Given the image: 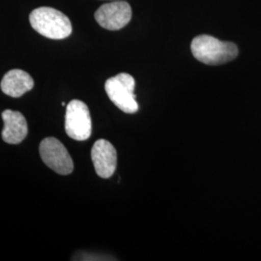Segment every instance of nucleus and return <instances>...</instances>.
I'll return each mask as SVG.
<instances>
[{
  "mask_svg": "<svg viewBox=\"0 0 261 261\" xmlns=\"http://www.w3.org/2000/svg\"><path fill=\"white\" fill-rule=\"evenodd\" d=\"M193 56L206 65H222L235 59L238 47L231 42H224L210 35H199L192 41Z\"/></svg>",
  "mask_w": 261,
  "mask_h": 261,
  "instance_id": "obj_1",
  "label": "nucleus"
},
{
  "mask_svg": "<svg viewBox=\"0 0 261 261\" xmlns=\"http://www.w3.org/2000/svg\"><path fill=\"white\" fill-rule=\"evenodd\" d=\"M31 27L45 37L61 40L72 33V23L62 12L50 8L40 7L33 10L29 16Z\"/></svg>",
  "mask_w": 261,
  "mask_h": 261,
  "instance_id": "obj_2",
  "label": "nucleus"
},
{
  "mask_svg": "<svg viewBox=\"0 0 261 261\" xmlns=\"http://www.w3.org/2000/svg\"><path fill=\"white\" fill-rule=\"evenodd\" d=\"M135 79L127 73H120L109 79L105 89L110 100L120 111L125 113H135L139 111V105L136 100Z\"/></svg>",
  "mask_w": 261,
  "mask_h": 261,
  "instance_id": "obj_3",
  "label": "nucleus"
},
{
  "mask_svg": "<svg viewBox=\"0 0 261 261\" xmlns=\"http://www.w3.org/2000/svg\"><path fill=\"white\" fill-rule=\"evenodd\" d=\"M66 134L73 140H88L92 133L91 115L86 103L73 100L67 106L65 115Z\"/></svg>",
  "mask_w": 261,
  "mask_h": 261,
  "instance_id": "obj_4",
  "label": "nucleus"
},
{
  "mask_svg": "<svg viewBox=\"0 0 261 261\" xmlns=\"http://www.w3.org/2000/svg\"><path fill=\"white\" fill-rule=\"evenodd\" d=\"M39 151L45 165L56 173L68 175L73 172V160L63 143L56 138H46L42 140Z\"/></svg>",
  "mask_w": 261,
  "mask_h": 261,
  "instance_id": "obj_5",
  "label": "nucleus"
},
{
  "mask_svg": "<svg viewBox=\"0 0 261 261\" xmlns=\"http://www.w3.org/2000/svg\"><path fill=\"white\" fill-rule=\"evenodd\" d=\"M132 19L130 4L126 1H113L102 5L95 13V19L102 28L119 30Z\"/></svg>",
  "mask_w": 261,
  "mask_h": 261,
  "instance_id": "obj_6",
  "label": "nucleus"
},
{
  "mask_svg": "<svg viewBox=\"0 0 261 261\" xmlns=\"http://www.w3.org/2000/svg\"><path fill=\"white\" fill-rule=\"evenodd\" d=\"M96 173L103 179L112 177L117 167V152L110 141L98 140L91 150Z\"/></svg>",
  "mask_w": 261,
  "mask_h": 261,
  "instance_id": "obj_7",
  "label": "nucleus"
},
{
  "mask_svg": "<svg viewBox=\"0 0 261 261\" xmlns=\"http://www.w3.org/2000/svg\"><path fill=\"white\" fill-rule=\"evenodd\" d=\"M4 122L2 140L9 144H19L27 138L28 134V122L19 112L6 110L1 114Z\"/></svg>",
  "mask_w": 261,
  "mask_h": 261,
  "instance_id": "obj_8",
  "label": "nucleus"
},
{
  "mask_svg": "<svg viewBox=\"0 0 261 261\" xmlns=\"http://www.w3.org/2000/svg\"><path fill=\"white\" fill-rule=\"evenodd\" d=\"M33 86L34 81L31 75L19 69L11 70L1 81L2 92L14 98H19L30 91Z\"/></svg>",
  "mask_w": 261,
  "mask_h": 261,
  "instance_id": "obj_9",
  "label": "nucleus"
}]
</instances>
